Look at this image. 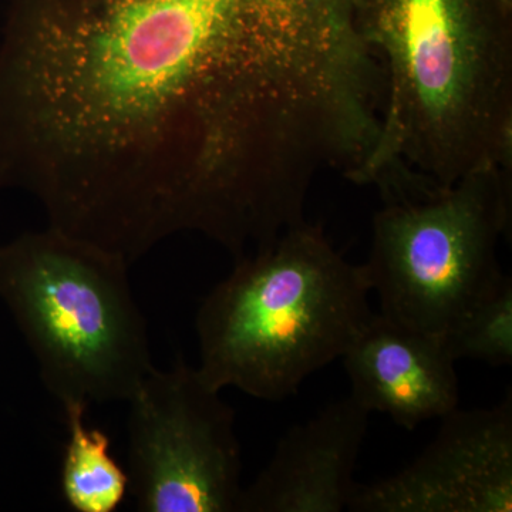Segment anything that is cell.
I'll list each match as a JSON object with an SVG mask.
<instances>
[{"label":"cell","instance_id":"1","mask_svg":"<svg viewBox=\"0 0 512 512\" xmlns=\"http://www.w3.org/2000/svg\"><path fill=\"white\" fill-rule=\"evenodd\" d=\"M384 103L360 0H9L0 191L130 264L184 232L238 256L363 167Z\"/></svg>","mask_w":512,"mask_h":512},{"label":"cell","instance_id":"2","mask_svg":"<svg viewBox=\"0 0 512 512\" xmlns=\"http://www.w3.org/2000/svg\"><path fill=\"white\" fill-rule=\"evenodd\" d=\"M386 72L379 143L359 185L403 165L451 185L512 165V5L505 0H362Z\"/></svg>","mask_w":512,"mask_h":512},{"label":"cell","instance_id":"3","mask_svg":"<svg viewBox=\"0 0 512 512\" xmlns=\"http://www.w3.org/2000/svg\"><path fill=\"white\" fill-rule=\"evenodd\" d=\"M370 292L363 265L336 251L322 225L286 229L235 259L202 299L198 369L221 392L282 402L343 356L373 316Z\"/></svg>","mask_w":512,"mask_h":512},{"label":"cell","instance_id":"4","mask_svg":"<svg viewBox=\"0 0 512 512\" xmlns=\"http://www.w3.org/2000/svg\"><path fill=\"white\" fill-rule=\"evenodd\" d=\"M128 266L50 225L0 245V301L62 407L127 403L154 367Z\"/></svg>","mask_w":512,"mask_h":512},{"label":"cell","instance_id":"5","mask_svg":"<svg viewBox=\"0 0 512 512\" xmlns=\"http://www.w3.org/2000/svg\"><path fill=\"white\" fill-rule=\"evenodd\" d=\"M365 268L380 313L431 335L448 330L504 279L498 244L511 225V170L382 200Z\"/></svg>","mask_w":512,"mask_h":512},{"label":"cell","instance_id":"6","mask_svg":"<svg viewBox=\"0 0 512 512\" xmlns=\"http://www.w3.org/2000/svg\"><path fill=\"white\" fill-rule=\"evenodd\" d=\"M128 495L141 512H237L242 453L235 410L183 357L127 400Z\"/></svg>","mask_w":512,"mask_h":512},{"label":"cell","instance_id":"7","mask_svg":"<svg viewBox=\"0 0 512 512\" xmlns=\"http://www.w3.org/2000/svg\"><path fill=\"white\" fill-rule=\"evenodd\" d=\"M433 441L409 466L357 484L352 512H511L512 394L487 409L441 417Z\"/></svg>","mask_w":512,"mask_h":512},{"label":"cell","instance_id":"8","mask_svg":"<svg viewBox=\"0 0 512 512\" xmlns=\"http://www.w3.org/2000/svg\"><path fill=\"white\" fill-rule=\"evenodd\" d=\"M370 414L350 394L291 427L268 464L242 488L237 512L348 510Z\"/></svg>","mask_w":512,"mask_h":512},{"label":"cell","instance_id":"9","mask_svg":"<svg viewBox=\"0 0 512 512\" xmlns=\"http://www.w3.org/2000/svg\"><path fill=\"white\" fill-rule=\"evenodd\" d=\"M352 396L404 430L441 419L460 403L456 360L443 336L373 313L340 357Z\"/></svg>","mask_w":512,"mask_h":512},{"label":"cell","instance_id":"10","mask_svg":"<svg viewBox=\"0 0 512 512\" xmlns=\"http://www.w3.org/2000/svg\"><path fill=\"white\" fill-rule=\"evenodd\" d=\"M67 441L60 467L63 500L76 512H114L128 495L126 468L111 454L109 434L86 423L87 407H63Z\"/></svg>","mask_w":512,"mask_h":512},{"label":"cell","instance_id":"11","mask_svg":"<svg viewBox=\"0 0 512 512\" xmlns=\"http://www.w3.org/2000/svg\"><path fill=\"white\" fill-rule=\"evenodd\" d=\"M454 360L470 359L500 367L512 363V281L504 276L443 336Z\"/></svg>","mask_w":512,"mask_h":512},{"label":"cell","instance_id":"12","mask_svg":"<svg viewBox=\"0 0 512 512\" xmlns=\"http://www.w3.org/2000/svg\"><path fill=\"white\" fill-rule=\"evenodd\" d=\"M505 2L511 3V5H512V0H505Z\"/></svg>","mask_w":512,"mask_h":512}]
</instances>
